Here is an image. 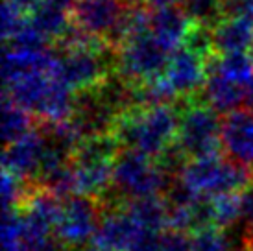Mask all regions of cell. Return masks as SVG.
Masks as SVG:
<instances>
[{
  "mask_svg": "<svg viewBox=\"0 0 253 251\" xmlns=\"http://www.w3.org/2000/svg\"><path fill=\"white\" fill-rule=\"evenodd\" d=\"M179 111L176 104L137 107L120 115L113 135L120 146L155 159L177 139Z\"/></svg>",
  "mask_w": 253,
  "mask_h": 251,
  "instance_id": "cell-1",
  "label": "cell"
},
{
  "mask_svg": "<svg viewBox=\"0 0 253 251\" xmlns=\"http://www.w3.org/2000/svg\"><path fill=\"white\" fill-rule=\"evenodd\" d=\"M50 74L72 91H84L102 84L119 70V48L104 41H91L69 48H56Z\"/></svg>",
  "mask_w": 253,
  "mask_h": 251,
  "instance_id": "cell-2",
  "label": "cell"
},
{
  "mask_svg": "<svg viewBox=\"0 0 253 251\" xmlns=\"http://www.w3.org/2000/svg\"><path fill=\"white\" fill-rule=\"evenodd\" d=\"M179 111L177 144L189 159L222 154V119L220 113L205 102L202 94L179 98L176 102Z\"/></svg>",
  "mask_w": 253,
  "mask_h": 251,
  "instance_id": "cell-3",
  "label": "cell"
},
{
  "mask_svg": "<svg viewBox=\"0 0 253 251\" xmlns=\"http://www.w3.org/2000/svg\"><path fill=\"white\" fill-rule=\"evenodd\" d=\"M179 177L196 194L216 198L224 194H239L253 181V168L240 165L227 155L214 154L189 159Z\"/></svg>",
  "mask_w": 253,
  "mask_h": 251,
  "instance_id": "cell-4",
  "label": "cell"
},
{
  "mask_svg": "<svg viewBox=\"0 0 253 251\" xmlns=\"http://www.w3.org/2000/svg\"><path fill=\"white\" fill-rule=\"evenodd\" d=\"M172 177L157 167L152 157L122 148L113 163V190L122 202L142 196H163Z\"/></svg>",
  "mask_w": 253,
  "mask_h": 251,
  "instance_id": "cell-5",
  "label": "cell"
},
{
  "mask_svg": "<svg viewBox=\"0 0 253 251\" xmlns=\"http://www.w3.org/2000/svg\"><path fill=\"white\" fill-rule=\"evenodd\" d=\"M172 52L174 50L165 46L150 28L135 32L120 44L117 72L131 84L155 80L165 74Z\"/></svg>",
  "mask_w": 253,
  "mask_h": 251,
  "instance_id": "cell-6",
  "label": "cell"
},
{
  "mask_svg": "<svg viewBox=\"0 0 253 251\" xmlns=\"http://www.w3.org/2000/svg\"><path fill=\"white\" fill-rule=\"evenodd\" d=\"M102 216L104 207L98 200L84 194H72L61 202V212L54 235L72 251L82 250L96 237Z\"/></svg>",
  "mask_w": 253,
  "mask_h": 251,
  "instance_id": "cell-7",
  "label": "cell"
},
{
  "mask_svg": "<svg viewBox=\"0 0 253 251\" xmlns=\"http://www.w3.org/2000/svg\"><path fill=\"white\" fill-rule=\"evenodd\" d=\"M127 6L126 0H76L71 7V21L85 35L109 44Z\"/></svg>",
  "mask_w": 253,
  "mask_h": 251,
  "instance_id": "cell-8",
  "label": "cell"
},
{
  "mask_svg": "<svg viewBox=\"0 0 253 251\" xmlns=\"http://www.w3.org/2000/svg\"><path fill=\"white\" fill-rule=\"evenodd\" d=\"M119 117V113L100 96L98 91L91 87V89H84L74 94V107H72V115L69 120L76 127L80 137L87 139L94 135L113 133Z\"/></svg>",
  "mask_w": 253,
  "mask_h": 251,
  "instance_id": "cell-9",
  "label": "cell"
},
{
  "mask_svg": "<svg viewBox=\"0 0 253 251\" xmlns=\"http://www.w3.org/2000/svg\"><path fill=\"white\" fill-rule=\"evenodd\" d=\"M165 80L169 82L172 91L179 98L200 96L204 91L207 78V59L198 56L187 46H177L170 54L169 65L165 70Z\"/></svg>",
  "mask_w": 253,
  "mask_h": 251,
  "instance_id": "cell-10",
  "label": "cell"
},
{
  "mask_svg": "<svg viewBox=\"0 0 253 251\" xmlns=\"http://www.w3.org/2000/svg\"><path fill=\"white\" fill-rule=\"evenodd\" d=\"M220 139L224 155L253 168V111L250 107L225 113Z\"/></svg>",
  "mask_w": 253,
  "mask_h": 251,
  "instance_id": "cell-11",
  "label": "cell"
},
{
  "mask_svg": "<svg viewBox=\"0 0 253 251\" xmlns=\"http://www.w3.org/2000/svg\"><path fill=\"white\" fill-rule=\"evenodd\" d=\"M42 150H44L42 133L36 126V129L30 131L26 137L15 140L11 144H6V150L2 155V167L9 174L34 183L42 163Z\"/></svg>",
  "mask_w": 253,
  "mask_h": 251,
  "instance_id": "cell-12",
  "label": "cell"
},
{
  "mask_svg": "<svg viewBox=\"0 0 253 251\" xmlns=\"http://www.w3.org/2000/svg\"><path fill=\"white\" fill-rule=\"evenodd\" d=\"M202 98L211 107H214L220 115H225L235 109H240L246 104L248 87L225 78L218 69L216 54H214L207 59V78H205Z\"/></svg>",
  "mask_w": 253,
  "mask_h": 251,
  "instance_id": "cell-13",
  "label": "cell"
},
{
  "mask_svg": "<svg viewBox=\"0 0 253 251\" xmlns=\"http://www.w3.org/2000/svg\"><path fill=\"white\" fill-rule=\"evenodd\" d=\"M141 229V225L127 214V210L122 205L115 209H106L94 242L115 251H127Z\"/></svg>",
  "mask_w": 253,
  "mask_h": 251,
  "instance_id": "cell-14",
  "label": "cell"
},
{
  "mask_svg": "<svg viewBox=\"0 0 253 251\" xmlns=\"http://www.w3.org/2000/svg\"><path fill=\"white\" fill-rule=\"evenodd\" d=\"M190 28L192 21L181 6H150V32L170 50L181 46Z\"/></svg>",
  "mask_w": 253,
  "mask_h": 251,
  "instance_id": "cell-15",
  "label": "cell"
},
{
  "mask_svg": "<svg viewBox=\"0 0 253 251\" xmlns=\"http://www.w3.org/2000/svg\"><path fill=\"white\" fill-rule=\"evenodd\" d=\"M216 54L227 52H252L253 50V19L250 17H225L212 30Z\"/></svg>",
  "mask_w": 253,
  "mask_h": 251,
  "instance_id": "cell-16",
  "label": "cell"
},
{
  "mask_svg": "<svg viewBox=\"0 0 253 251\" xmlns=\"http://www.w3.org/2000/svg\"><path fill=\"white\" fill-rule=\"evenodd\" d=\"M28 21L52 44L59 41L72 26L71 9L59 6L56 2H50V0H39V4L30 13Z\"/></svg>",
  "mask_w": 253,
  "mask_h": 251,
  "instance_id": "cell-17",
  "label": "cell"
},
{
  "mask_svg": "<svg viewBox=\"0 0 253 251\" xmlns=\"http://www.w3.org/2000/svg\"><path fill=\"white\" fill-rule=\"evenodd\" d=\"M122 207L142 229H169V205L163 196H142V198L126 200Z\"/></svg>",
  "mask_w": 253,
  "mask_h": 251,
  "instance_id": "cell-18",
  "label": "cell"
},
{
  "mask_svg": "<svg viewBox=\"0 0 253 251\" xmlns=\"http://www.w3.org/2000/svg\"><path fill=\"white\" fill-rule=\"evenodd\" d=\"M37 126V119L24 107L17 105L13 100L4 94L2 104V135L4 144H11L15 140L26 137L30 131H34Z\"/></svg>",
  "mask_w": 253,
  "mask_h": 251,
  "instance_id": "cell-19",
  "label": "cell"
},
{
  "mask_svg": "<svg viewBox=\"0 0 253 251\" xmlns=\"http://www.w3.org/2000/svg\"><path fill=\"white\" fill-rule=\"evenodd\" d=\"M194 251H242L244 242L233 237L231 229L207 225L192 233Z\"/></svg>",
  "mask_w": 253,
  "mask_h": 251,
  "instance_id": "cell-20",
  "label": "cell"
},
{
  "mask_svg": "<svg viewBox=\"0 0 253 251\" xmlns=\"http://www.w3.org/2000/svg\"><path fill=\"white\" fill-rule=\"evenodd\" d=\"M220 72L231 82L250 87L253 84V52H227L216 54Z\"/></svg>",
  "mask_w": 253,
  "mask_h": 251,
  "instance_id": "cell-21",
  "label": "cell"
},
{
  "mask_svg": "<svg viewBox=\"0 0 253 251\" xmlns=\"http://www.w3.org/2000/svg\"><path fill=\"white\" fill-rule=\"evenodd\" d=\"M181 7L192 24L214 30L225 19L224 0H183Z\"/></svg>",
  "mask_w": 253,
  "mask_h": 251,
  "instance_id": "cell-22",
  "label": "cell"
},
{
  "mask_svg": "<svg viewBox=\"0 0 253 251\" xmlns=\"http://www.w3.org/2000/svg\"><path fill=\"white\" fill-rule=\"evenodd\" d=\"M214 202V225L222 229H231L242 222L240 218L239 194H224L212 198Z\"/></svg>",
  "mask_w": 253,
  "mask_h": 251,
  "instance_id": "cell-23",
  "label": "cell"
},
{
  "mask_svg": "<svg viewBox=\"0 0 253 251\" xmlns=\"http://www.w3.org/2000/svg\"><path fill=\"white\" fill-rule=\"evenodd\" d=\"M181 46H187V48L196 52L198 56H202L204 59H209V57L216 54L212 30L204 28V26H196V24H192V28L189 30V34H187Z\"/></svg>",
  "mask_w": 253,
  "mask_h": 251,
  "instance_id": "cell-24",
  "label": "cell"
},
{
  "mask_svg": "<svg viewBox=\"0 0 253 251\" xmlns=\"http://www.w3.org/2000/svg\"><path fill=\"white\" fill-rule=\"evenodd\" d=\"M159 251H194L192 237H189L187 231L165 229L161 233Z\"/></svg>",
  "mask_w": 253,
  "mask_h": 251,
  "instance_id": "cell-25",
  "label": "cell"
},
{
  "mask_svg": "<svg viewBox=\"0 0 253 251\" xmlns=\"http://www.w3.org/2000/svg\"><path fill=\"white\" fill-rule=\"evenodd\" d=\"M161 233L163 231L141 229L139 231V235L135 237L131 248H129L127 251H159Z\"/></svg>",
  "mask_w": 253,
  "mask_h": 251,
  "instance_id": "cell-26",
  "label": "cell"
},
{
  "mask_svg": "<svg viewBox=\"0 0 253 251\" xmlns=\"http://www.w3.org/2000/svg\"><path fill=\"white\" fill-rule=\"evenodd\" d=\"M239 205L242 223L253 227V181L239 192Z\"/></svg>",
  "mask_w": 253,
  "mask_h": 251,
  "instance_id": "cell-27",
  "label": "cell"
},
{
  "mask_svg": "<svg viewBox=\"0 0 253 251\" xmlns=\"http://www.w3.org/2000/svg\"><path fill=\"white\" fill-rule=\"evenodd\" d=\"M225 17H250L253 19V0H224Z\"/></svg>",
  "mask_w": 253,
  "mask_h": 251,
  "instance_id": "cell-28",
  "label": "cell"
},
{
  "mask_svg": "<svg viewBox=\"0 0 253 251\" xmlns=\"http://www.w3.org/2000/svg\"><path fill=\"white\" fill-rule=\"evenodd\" d=\"M4 4L11 6L15 11L22 13L24 17H30V13L34 11V7L39 4V0H4Z\"/></svg>",
  "mask_w": 253,
  "mask_h": 251,
  "instance_id": "cell-29",
  "label": "cell"
},
{
  "mask_svg": "<svg viewBox=\"0 0 253 251\" xmlns=\"http://www.w3.org/2000/svg\"><path fill=\"white\" fill-rule=\"evenodd\" d=\"M183 0H148L146 4L152 7H161V6H177Z\"/></svg>",
  "mask_w": 253,
  "mask_h": 251,
  "instance_id": "cell-30",
  "label": "cell"
},
{
  "mask_svg": "<svg viewBox=\"0 0 253 251\" xmlns=\"http://www.w3.org/2000/svg\"><path fill=\"white\" fill-rule=\"evenodd\" d=\"M244 251H253V227H248L244 237Z\"/></svg>",
  "mask_w": 253,
  "mask_h": 251,
  "instance_id": "cell-31",
  "label": "cell"
},
{
  "mask_svg": "<svg viewBox=\"0 0 253 251\" xmlns=\"http://www.w3.org/2000/svg\"><path fill=\"white\" fill-rule=\"evenodd\" d=\"M78 251H115L111 250V248H106V246H102V244H91V246H84L82 250H78Z\"/></svg>",
  "mask_w": 253,
  "mask_h": 251,
  "instance_id": "cell-32",
  "label": "cell"
},
{
  "mask_svg": "<svg viewBox=\"0 0 253 251\" xmlns=\"http://www.w3.org/2000/svg\"><path fill=\"white\" fill-rule=\"evenodd\" d=\"M246 104H248V107L253 111V84L248 87V98H246Z\"/></svg>",
  "mask_w": 253,
  "mask_h": 251,
  "instance_id": "cell-33",
  "label": "cell"
},
{
  "mask_svg": "<svg viewBox=\"0 0 253 251\" xmlns=\"http://www.w3.org/2000/svg\"><path fill=\"white\" fill-rule=\"evenodd\" d=\"M127 4H131V6H137V4H146L148 0H126Z\"/></svg>",
  "mask_w": 253,
  "mask_h": 251,
  "instance_id": "cell-34",
  "label": "cell"
}]
</instances>
